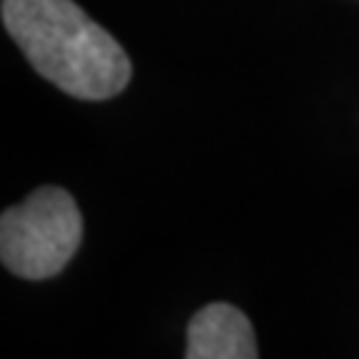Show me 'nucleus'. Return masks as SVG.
<instances>
[{
    "label": "nucleus",
    "mask_w": 359,
    "mask_h": 359,
    "mask_svg": "<svg viewBox=\"0 0 359 359\" xmlns=\"http://www.w3.org/2000/svg\"><path fill=\"white\" fill-rule=\"evenodd\" d=\"M3 25L25 59L75 99H112L130 83V59L75 0H3Z\"/></svg>",
    "instance_id": "obj_1"
},
{
    "label": "nucleus",
    "mask_w": 359,
    "mask_h": 359,
    "mask_svg": "<svg viewBox=\"0 0 359 359\" xmlns=\"http://www.w3.org/2000/svg\"><path fill=\"white\" fill-rule=\"evenodd\" d=\"M83 240L75 197L59 187H40L0 216L3 266L22 280H48L65 269Z\"/></svg>",
    "instance_id": "obj_2"
},
{
    "label": "nucleus",
    "mask_w": 359,
    "mask_h": 359,
    "mask_svg": "<svg viewBox=\"0 0 359 359\" xmlns=\"http://www.w3.org/2000/svg\"><path fill=\"white\" fill-rule=\"evenodd\" d=\"M187 359H256L258 344L250 320L229 304L200 309L187 327Z\"/></svg>",
    "instance_id": "obj_3"
}]
</instances>
